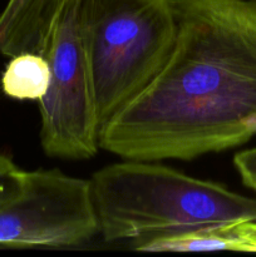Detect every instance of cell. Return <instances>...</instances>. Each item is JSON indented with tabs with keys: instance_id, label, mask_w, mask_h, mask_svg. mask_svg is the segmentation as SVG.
<instances>
[{
	"instance_id": "cell-8",
	"label": "cell",
	"mask_w": 256,
	"mask_h": 257,
	"mask_svg": "<svg viewBox=\"0 0 256 257\" xmlns=\"http://www.w3.org/2000/svg\"><path fill=\"white\" fill-rule=\"evenodd\" d=\"M25 182L27 171H23L12 158L0 153V210L19 197Z\"/></svg>"
},
{
	"instance_id": "cell-1",
	"label": "cell",
	"mask_w": 256,
	"mask_h": 257,
	"mask_svg": "<svg viewBox=\"0 0 256 257\" xmlns=\"http://www.w3.org/2000/svg\"><path fill=\"white\" fill-rule=\"evenodd\" d=\"M170 4L167 63L99 132V148L123 160L191 161L256 136V0Z\"/></svg>"
},
{
	"instance_id": "cell-5",
	"label": "cell",
	"mask_w": 256,
	"mask_h": 257,
	"mask_svg": "<svg viewBox=\"0 0 256 257\" xmlns=\"http://www.w3.org/2000/svg\"><path fill=\"white\" fill-rule=\"evenodd\" d=\"M69 0H9L0 13V54H47L53 32Z\"/></svg>"
},
{
	"instance_id": "cell-3",
	"label": "cell",
	"mask_w": 256,
	"mask_h": 257,
	"mask_svg": "<svg viewBox=\"0 0 256 257\" xmlns=\"http://www.w3.org/2000/svg\"><path fill=\"white\" fill-rule=\"evenodd\" d=\"M75 5L102 130L165 67L175 45V17L170 0H75Z\"/></svg>"
},
{
	"instance_id": "cell-2",
	"label": "cell",
	"mask_w": 256,
	"mask_h": 257,
	"mask_svg": "<svg viewBox=\"0 0 256 257\" xmlns=\"http://www.w3.org/2000/svg\"><path fill=\"white\" fill-rule=\"evenodd\" d=\"M99 236L133 248L161 238L256 222V198L153 161L124 160L90 178Z\"/></svg>"
},
{
	"instance_id": "cell-4",
	"label": "cell",
	"mask_w": 256,
	"mask_h": 257,
	"mask_svg": "<svg viewBox=\"0 0 256 257\" xmlns=\"http://www.w3.org/2000/svg\"><path fill=\"white\" fill-rule=\"evenodd\" d=\"M45 58L52 77L39 100L43 151L60 160L93 158L99 150L100 128L75 0H69L60 14Z\"/></svg>"
},
{
	"instance_id": "cell-6",
	"label": "cell",
	"mask_w": 256,
	"mask_h": 257,
	"mask_svg": "<svg viewBox=\"0 0 256 257\" xmlns=\"http://www.w3.org/2000/svg\"><path fill=\"white\" fill-rule=\"evenodd\" d=\"M50 65L44 55L20 53L12 57L3 72L2 90L17 100H40L50 83Z\"/></svg>"
},
{
	"instance_id": "cell-9",
	"label": "cell",
	"mask_w": 256,
	"mask_h": 257,
	"mask_svg": "<svg viewBox=\"0 0 256 257\" xmlns=\"http://www.w3.org/2000/svg\"><path fill=\"white\" fill-rule=\"evenodd\" d=\"M233 166L243 185L256 192V147L236 153Z\"/></svg>"
},
{
	"instance_id": "cell-7",
	"label": "cell",
	"mask_w": 256,
	"mask_h": 257,
	"mask_svg": "<svg viewBox=\"0 0 256 257\" xmlns=\"http://www.w3.org/2000/svg\"><path fill=\"white\" fill-rule=\"evenodd\" d=\"M233 227L153 240L138 246L135 250L143 251V252H202V251L246 252L245 243L238 237Z\"/></svg>"
}]
</instances>
